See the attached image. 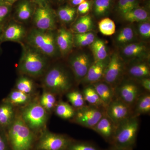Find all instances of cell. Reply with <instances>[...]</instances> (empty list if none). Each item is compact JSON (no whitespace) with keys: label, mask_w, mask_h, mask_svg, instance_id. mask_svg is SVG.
Listing matches in <instances>:
<instances>
[{"label":"cell","mask_w":150,"mask_h":150,"mask_svg":"<svg viewBox=\"0 0 150 150\" xmlns=\"http://www.w3.org/2000/svg\"><path fill=\"white\" fill-rule=\"evenodd\" d=\"M94 27L93 21L90 15H84L76 21L72 26L75 33H82L90 32Z\"/></svg>","instance_id":"obj_26"},{"label":"cell","mask_w":150,"mask_h":150,"mask_svg":"<svg viewBox=\"0 0 150 150\" xmlns=\"http://www.w3.org/2000/svg\"><path fill=\"white\" fill-rule=\"evenodd\" d=\"M76 13V9L75 8L67 6L60 8L57 11V15L62 22L69 23L74 19Z\"/></svg>","instance_id":"obj_36"},{"label":"cell","mask_w":150,"mask_h":150,"mask_svg":"<svg viewBox=\"0 0 150 150\" xmlns=\"http://www.w3.org/2000/svg\"><path fill=\"white\" fill-rule=\"evenodd\" d=\"M22 52L18 65L22 74L33 78L42 76L47 69L46 56L28 45H22Z\"/></svg>","instance_id":"obj_3"},{"label":"cell","mask_w":150,"mask_h":150,"mask_svg":"<svg viewBox=\"0 0 150 150\" xmlns=\"http://www.w3.org/2000/svg\"><path fill=\"white\" fill-rule=\"evenodd\" d=\"M125 76L134 80L150 78V67L147 60H135L125 64Z\"/></svg>","instance_id":"obj_15"},{"label":"cell","mask_w":150,"mask_h":150,"mask_svg":"<svg viewBox=\"0 0 150 150\" xmlns=\"http://www.w3.org/2000/svg\"><path fill=\"white\" fill-rule=\"evenodd\" d=\"M125 62L119 54L114 52L109 57L102 80L114 88L125 76Z\"/></svg>","instance_id":"obj_11"},{"label":"cell","mask_w":150,"mask_h":150,"mask_svg":"<svg viewBox=\"0 0 150 150\" xmlns=\"http://www.w3.org/2000/svg\"><path fill=\"white\" fill-rule=\"evenodd\" d=\"M94 60L102 61L108 58L107 47L102 39L96 38L90 46Z\"/></svg>","instance_id":"obj_30"},{"label":"cell","mask_w":150,"mask_h":150,"mask_svg":"<svg viewBox=\"0 0 150 150\" xmlns=\"http://www.w3.org/2000/svg\"><path fill=\"white\" fill-rule=\"evenodd\" d=\"M18 1V0H8L7 2L10 4L12 5L16 1Z\"/></svg>","instance_id":"obj_48"},{"label":"cell","mask_w":150,"mask_h":150,"mask_svg":"<svg viewBox=\"0 0 150 150\" xmlns=\"http://www.w3.org/2000/svg\"><path fill=\"white\" fill-rule=\"evenodd\" d=\"M94 61L92 53L85 50L77 51L70 56L68 66L72 72L77 86L86 76Z\"/></svg>","instance_id":"obj_8"},{"label":"cell","mask_w":150,"mask_h":150,"mask_svg":"<svg viewBox=\"0 0 150 150\" xmlns=\"http://www.w3.org/2000/svg\"><path fill=\"white\" fill-rule=\"evenodd\" d=\"M86 0H70L71 4L74 6L79 5L83 2L85 1Z\"/></svg>","instance_id":"obj_45"},{"label":"cell","mask_w":150,"mask_h":150,"mask_svg":"<svg viewBox=\"0 0 150 150\" xmlns=\"http://www.w3.org/2000/svg\"><path fill=\"white\" fill-rule=\"evenodd\" d=\"M11 150H33L38 137L16 113L12 123L6 130Z\"/></svg>","instance_id":"obj_2"},{"label":"cell","mask_w":150,"mask_h":150,"mask_svg":"<svg viewBox=\"0 0 150 150\" xmlns=\"http://www.w3.org/2000/svg\"><path fill=\"white\" fill-rule=\"evenodd\" d=\"M113 0H94L92 3L93 11L98 18L107 15L112 7Z\"/></svg>","instance_id":"obj_32"},{"label":"cell","mask_w":150,"mask_h":150,"mask_svg":"<svg viewBox=\"0 0 150 150\" xmlns=\"http://www.w3.org/2000/svg\"><path fill=\"white\" fill-rule=\"evenodd\" d=\"M96 39L95 34L92 31L85 33H75L74 34V46L79 48L90 46Z\"/></svg>","instance_id":"obj_34"},{"label":"cell","mask_w":150,"mask_h":150,"mask_svg":"<svg viewBox=\"0 0 150 150\" xmlns=\"http://www.w3.org/2000/svg\"><path fill=\"white\" fill-rule=\"evenodd\" d=\"M116 128V125L105 114L91 130L100 135L105 142L110 144Z\"/></svg>","instance_id":"obj_18"},{"label":"cell","mask_w":150,"mask_h":150,"mask_svg":"<svg viewBox=\"0 0 150 150\" xmlns=\"http://www.w3.org/2000/svg\"><path fill=\"white\" fill-rule=\"evenodd\" d=\"M56 45L59 53L65 56L71 52L74 45V34L64 28H59L56 33Z\"/></svg>","instance_id":"obj_19"},{"label":"cell","mask_w":150,"mask_h":150,"mask_svg":"<svg viewBox=\"0 0 150 150\" xmlns=\"http://www.w3.org/2000/svg\"><path fill=\"white\" fill-rule=\"evenodd\" d=\"M33 100L32 95L27 94L15 89L2 101L8 103L14 107L25 106Z\"/></svg>","instance_id":"obj_23"},{"label":"cell","mask_w":150,"mask_h":150,"mask_svg":"<svg viewBox=\"0 0 150 150\" xmlns=\"http://www.w3.org/2000/svg\"><path fill=\"white\" fill-rule=\"evenodd\" d=\"M121 48L119 54L125 64L135 60H149V48L144 42L136 41Z\"/></svg>","instance_id":"obj_14"},{"label":"cell","mask_w":150,"mask_h":150,"mask_svg":"<svg viewBox=\"0 0 150 150\" xmlns=\"http://www.w3.org/2000/svg\"><path fill=\"white\" fill-rule=\"evenodd\" d=\"M19 113L23 121L38 137L46 129L49 113L41 106L38 99L33 100L22 107Z\"/></svg>","instance_id":"obj_4"},{"label":"cell","mask_w":150,"mask_h":150,"mask_svg":"<svg viewBox=\"0 0 150 150\" xmlns=\"http://www.w3.org/2000/svg\"><path fill=\"white\" fill-rule=\"evenodd\" d=\"M136 29L137 35L142 39L149 40L150 38V23L149 21L137 23Z\"/></svg>","instance_id":"obj_40"},{"label":"cell","mask_w":150,"mask_h":150,"mask_svg":"<svg viewBox=\"0 0 150 150\" xmlns=\"http://www.w3.org/2000/svg\"><path fill=\"white\" fill-rule=\"evenodd\" d=\"M138 36L136 29L132 25L122 28L116 33L114 36L115 45L120 48L137 41Z\"/></svg>","instance_id":"obj_20"},{"label":"cell","mask_w":150,"mask_h":150,"mask_svg":"<svg viewBox=\"0 0 150 150\" xmlns=\"http://www.w3.org/2000/svg\"><path fill=\"white\" fill-rule=\"evenodd\" d=\"M105 114V108L87 105L76 109L73 123L92 129Z\"/></svg>","instance_id":"obj_10"},{"label":"cell","mask_w":150,"mask_h":150,"mask_svg":"<svg viewBox=\"0 0 150 150\" xmlns=\"http://www.w3.org/2000/svg\"><path fill=\"white\" fill-rule=\"evenodd\" d=\"M35 88L33 81L25 75L21 76L16 83V89L30 95H32L34 93Z\"/></svg>","instance_id":"obj_33"},{"label":"cell","mask_w":150,"mask_h":150,"mask_svg":"<svg viewBox=\"0 0 150 150\" xmlns=\"http://www.w3.org/2000/svg\"><path fill=\"white\" fill-rule=\"evenodd\" d=\"M66 150H105L92 142L72 139Z\"/></svg>","instance_id":"obj_37"},{"label":"cell","mask_w":150,"mask_h":150,"mask_svg":"<svg viewBox=\"0 0 150 150\" xmlns=\"http://www.w3.org/2000/svg\"><path fill=\"white\" fill-rule=\"evenodd\" d=\"M109 60V57L102 61L94 60L80 84L85 86L102 80Z\"/></svg>","instance_id":"obj_17"},{"label":"cell","mask_w":150,"mask_h":150,"mask_svg":"<svg viewBox=\"0 0 150 150\" xmlns=\"http://www.w3.org/2000/svg\"><path fill=\"white\" fill-rule=\"evenodd\" d=\"M54 111L58 117L65 120H71L74 116L76 109L68 103L59 100Z\"/></svg>","instance_id":"obj_28"},{"label":"cell","mask_w":150,"mask_h":150,"mask_svg":"<svg viewBox=\"0 0 150 150\" xmlns=\"http://www.w3.org/2000/svg\"><path fill=\"white\" fill-rule=\"evenodd\" d=\"M150 93L145 92L138 98L133 109V116L139 117L140 115L149 114Z\"/></svg>","instance_id":"obj_24"},{"label":"cell","mask_w":150,"mask_h":150,"mask_svg":"<svg viewBox=\"0 0 150 150\" xmlns=\"http://www.w3.org/2000/svg\"><path fill=\"white\" fill-rule=\"evenodd\" d=\"M53 31L33 28L26 35L28 45L45 56L56 57L59 52L56 45V33Z\"/></svg>","instance_id":"obj_6"},{"label":"cell","mask_w":150,"mask_h":150,"mask_svg":"<svg viewBox=\"0 0 150 150\" xmlns=\"http://www.w3.org/2000/svg\"><path fill=\"white\" fill-rule=\"evenodd\" d=\"M98 28L102 34L110 36L115 34L116 26L114 22L109 18H104L98 23Z\"/></svg>","instance_id":"obj_38"},{"label":"cell","mask_w":150,"mask_h":150,"mask_svg":"<svg viewBox=\"0 0 150 150\" xmlns=\"http://www.w3.org/2000/svg\"><path fill=\"white\" fill-rule=\"evenodd\" d=\"M105 150H132L127 149H122V148H120L114 146H111V147L108 149Z\"/></svg>","instance_id":"obj_47"},{"label":"cell","mask_w":150,"mask_h":150,"mask_svg":"<svg viewBox=\"0 0 150 150\" xmlns=\"http://www.w3.org/2000/svg\"><path fill=\"white\" fill-rule=\"evenodd\" d=\"M56 95L51 92L43 89L38 99L39 103L49 113L54 111V109L58 101Z\"/></svg>","instance_id":"obj_29"},{"label":"cell","mask_w":150,"mask_h":150,"mask_svg":"<svg viewBox=\"0 0 150 150\" xmlns=\"http://www.w3.org/2000/svg\"><path fill=\"white\" fill-rule=\"evenodd\" d=\"M58 1H64L65 0H58Z\"/></svg>","instance_id":"obj_51"},{"label":"cell","mask_w":150,"mask_h":150,"mask_svg":"<svg viewBox=\"0 0 150 150\" xmlns=\"http://www.w3.org/2000/svg\"><path fill=\"white\" fill-rule=\"evenodd\" d=\"M34 1L38 3L39 6L47 5L48 0H33Z\"/></svg>","instance_id":"obj_46"},{"label":"cell","mask_w":150,"mask_h":150,"mask_svg":"<svg viewBox=\"0 0 150 150\" xmlns=\"http://www.w3.org/2000/svg\"><path fill=\"white\" fill-rule=\"evenodd\" d=\"M0 150H11L6 131L0 129Z\"/></svg>","instance_id":"obj_42"},{"label":"cell","mask_w":150,"mask_h":150,"mask_svg":"<svg viewBox=\"0 0 150 150\" xmlns=\"http://www.w3.org/2000/svg\"><path fill=\"white\" fill-rule=\"evenodd\" d=\"M91 85L94 88L106 108L115 98L114 88L103 80Z\"/></svg>","instance_id":"obj_22"},{"label":"cell","mask_w":150,"mask_h":150,"mask_svg":"<svg viewBox=\"0 0 150 150\" xmlns=\"http://www.w3.org/2000/svg\"><path fill=\"white\" fill-rule=\"evenodd\" d=\"M141 87L145 91L150 93V78H145L136 80Z\"/></svg>","instance_id":"obj_44"},{"label":"cell","mask_w":150,"mask_h":150,"mask_svg":"<svg viewBox=\"0 0 150 150\" xmlns=\"http://www.w3.org/2000/svg\"><path fill=\"white\" fill-rule=\"evenodd\" d=\"M11 6L8 2L0 3V27H3V24L10 11Z\"/></svg>","instance_id":"obj_41"},{"label":"cell","mask_w":150,"mask_h":150,"mask_svg":"<svg viewBox=\"0 0 150 150\" xmlns=\"http://www.w3.org/2000/svg\"><path fill=\"white\" fill-rule=\"evenodd\" d=\"M27 35L23 25L15 22H11L3 28L0 35V43L6 41L21 43Z\"/></svg>","instance_id":"obj_16"},{"label":"cell","mask_w":150,"mask_h":150,"mask_svg":"<svg viewBox=\"0 0 150 150\" xmlns=\"http://www.w3.org/2000/svg\"><path fill=\"white\" fill-rule=\"evenodd\" d=\"M73 139L45 129L38 137L33 150H66Z\"/></svg>","instance_id":"obj_9"},{"label":"cell","mask_w":150,"mask_h":150,"mask_svg":"<svg viewBox=\"0 0 150 150\" xmlns=\"http://www.w3.org/2000/svg\"><path fill=\"white\" fill-rule=\"evenodd\" d=\"M15 108L4 101L0 103V129L6 131L13 122L16 113Z\"/></svg>","instance_id":"obj_21"},{"label":"cell","mask_w":150,"mask_h":150,"mask_svg":"<svg viewBox=\"0 0 150 150\" xmlns=\"http://www.w3.org/2000/svg\"><path fill=\"white\" fill-rule=\"evenodd\" d=\"M3 27H0V35H1V33L2 32V30Z\"/></svg>","instance_id":"obj_50"},{"label":"cell","mask_w":150,"mask_h":150,"mask_svg":"<svg viewBox=\"0 0 150 150\" xmlns=\"http://www.w3.org/2000/svg\"><path fill=\"white\" fill-rule=\"evenodd\" d=\"M92 5V4L91 1L86 0L78 6L77 11L81 14H87L90 10Z\"/></svg>","instance_id":"obj_43"},{"label":"cell","mask_w":150,"mask_h":150,"mask_svg":"<svg viewBox=\"0 0 150 150\" xmlns=\"http://www.w3.org/2000/svg\"><path fill=\"white\" fill-rule=\"evenodd\" d=\"M33 11L32 4L27 0L22 1L17 6L16 11L17 18L21 22L28 21L33 16Z\"/></svg>","instance_id":"obj_31"},{"label":"cell","mask_w":150,"mask_h":150,"mask_svg":"<svg viewBox=\"0 0 150 150\" xmlns=\"http://www.w3.org/2000/svg\"><path fill=\"white\" fill-rule=\"evenodd\" d=\"M8 0H0V3L7 2Z\"/></svg>","instance_id":"obj_49"},{"label":"cell","mask_w":150,"mask_h":150,"mask_svg":"<svg viewBox=\"0 0 150 150\" xmlns=\"http://www.w3.org/2000/svg\"><path fill=\"white\" fill-rule=\"evenodd\" d=\"M81 91L86 102L88 105L105 108L103 102L92 85L84 86Z\"/></svg>","instance_id":"obj_27"},{"label":"cell","mask_w":150,"mask_h":150,"mask_svg":"<svg viewBox=\"0 0 150 150\" xmlns=\"http://www.w3.org/2000/svg\"><path fill=\"white\" fill-rule=\"evenodd\" d=\"M114 92L115 98L121 100L132 109L139 97L146 92L136 80L126 76L114 88Z\"/></svg>","instance_id":"obj_7"},{"label":"cell","mask_w":150,"mask_h":150,"mask_svg":"<svg viewBox=\"0 0 150 150\" xmlns=\"http://www.w3.org/2000/svg\"><path fill=\"white\" fill-rule=\"evenodd\" d=\"M33 16V23L37 29L43 30H54L56 28L55 16L48 5L39 6L35 9Z\"/></svg>","instance_id":"obj_13"},{"label":"cell","mask_w":150,"mask_h":150,"mask_svg":"<svg viewBox=\"0 0 150 150\" xmlns=\"http://www.w3.org/2000/svg\"><path fill=\"white\" fill-rule=\"evenodd\" d=\"M43 76V89L57 96L66 95L76 85L74 74L69 66L61 64L54 65L46 71Z\"/></svg>","instance_id":"obj_1"},{"label":"cell","mask_w":150,"mask_h":150,"mask_svg":"<svg viewBox=\"0 0 150 150\" xmlns=\"http://www.w3.org/2000/svg\"><path fill=\"white\" fill-rule=\"evenodd\" d=\"M140 126L139 117L132 116L117 126L111 146L133 150Z\"/></svg>","instance_id":"obj_5"},{"label":"cell","mask_w":150,"mask_h":150,"mask_svg":"<svg viewBox=\"0 0 150 150\" xmlns=\"http://www.w3.org/2000/svg\"><path fill=\"white\" fill-rule=\"evenodd\" d=\"M121 16L125 21L131 23L149 21L150 19L147 11L140 6L131 10Z\"/></svg>","instance_id":"obj_25"},{"label":"cell","mask_w":150,"mask_h":150,"mask_svg":"<svg viewBox=\"0 0 150 150\" xmlns=\"http://www.w3.org/2000/svg\"><path fill=\"white\" fill-rule=\"evenodd\" d=\"M105 114L116 125L118 126L133 116V109L121 100L114 98L105 108Z\"/></svg>","instance_id":"obj_12"},{"label":"cell","mask_w":150,"mask_h":150,"mask_svg":"<svg viewBox=\"0 0 150 150\" xmlns=\"http://www.w3.org/2000/svg\"><path fill=\"white\" fill-rule=\"evenodd\" d=\"M67 100L71 105L75 109H78L86 105L83 94L81 91L79 90L74 89L66 94Z\"/></svg>","instance_id":"obj_35"},{"label":"cell","mask_w":150,"mask_h":150,"mask_svg":"<svg viewBox=\"0 0 150 150\" xmlns=\"http://www.w3.org/2000/svg\"><path fill=\"white\" fill-rule=\"evenodd\" d=\"M140 0H119L116 6V11L120 15L139 6Z\"/></svg>","instance_id":"obj_39"}]
</instances>
